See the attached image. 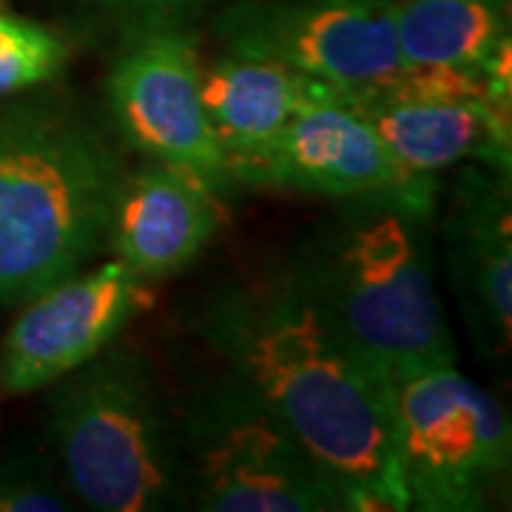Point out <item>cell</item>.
<instances>
[{
    "label": "cell",
    "instance_id": "cell-16",
    "mask_svg": "<svg viewBox=\"0 0 512 512\" xmlns=\"http://www.w3.org/2000/svg\"><path fill=\"white\" fill-rule=\"evenodd\" d=\"M69 46L49 26L0 6V97L32 92L63 74Z\"/></svg>",
    "mask_w": 512,
    "mask_h": 512
},
{
    "label": "cell",
    "instance_id": "cell-2",
    "mask_svg": "<svg viewBox=\"0 0 512 512\" xmlns=\"http://www.w3.org/2000/svg\"><path fill=\"white\" fill-rule=\"evenodd\" d=\"M436 211L439 200H342V208L316 225L285 262L384 384L458 362L433 276L430 225Z\"/></svg>",
    "mask_w": 512,
    "mask_h": 512
},
{
    "label": "cell",
    "instance_id": "cell-7",
    "mask_svg": "<svg viewBox=\"0 0 512 512\" xmlns=\"http://www.w3.org/2000/svg\"><path fill=\"white\" fill-rule=\"evenodd\" d=\"M222 52L274 60L342 92L402 72L396 0H231L211 18Z\"/></svg>",
    "mask_w": 512,
    "mask_h": 512
},
{
    "label": "cell",
    "instance_id": "cell-8",
    "mask_svg": "<svg viewBox=\"0 0 512 512\" xmlns=\"http://www.w3.org/2000/svg\"><path fill=\"white\" fill-rule=\"evenodd\" d=\"M202 57L188 26L126 32L106 77L120 137L148 160L197 174L217 194L234 185L200 97Z\"/></svg>",
    "mask_w": 512,
    "mask_h": 512
},
{
    "label": "cell",
    "instance_id": "cell-10",
    "mask_svg": "<svg viewBox=\"0 0 512 512\" xmlns=\"http://www.w3.org/2000/svg\"><path fill=\"white\" fill-rule=\"evenodd\" d=\"M234 185L279 188L330 200H439L441 177L407 171L379 140L350 92L330 89L302 109L254 160L234 168Z\"/></svg>",
    "mask_w": 512,
    "mask_h": 512
},
{
    "label": "cell",
    "instance_id": "cell-18",
    "mask_svg": "<svg viewBox=\"0 0 512 512\" xmlns=\"http://www.w3.org/2000/svg\"><path fill=\"white\" fill-rule=\"evenodd\" d=\"M123 32L154 26H188L205 0H97Z\"/></svg>",
    "mask_w": 512,
    "mask_h": 512
},
{
    "label": "cell",
    "instance_id": "cell-17",
    "mask_svg": "<svg viewBox=\"0 0 512 512\" xmlns=\"http://www.w3.org/2000/svg\"><path fill=\"white\" fill-rule=\"evenodd\" d=\"M72 507L69 493L43 458L32 453L0 458V512H63Z\"/></svg>",
    "mask_w": 512,
    "mask_h": 512
},
{
    "label": "cell",
    "instance_id": "cell-6",
    "mask_svg": "<svg viewBox=\"0 0 512 512\" xmlns=\"http://www.w3.org/2000/svg\"><path fill=\"white\" fill-rule=\"evenodd\" d=\"M393 456L407 507L487 510L510 481V416L456 365L427 367L387 384Z\"/></svg>",
    "mask_w": 512,
    "mask_h": 512
},
{
    "label": "cell",
    "instance_id": "cell-9",
    "mask_svg": "<svg viewBox=\"0 0 512 512\" xmlns=\"http://www.w3.org/2000/svg\"><path fill=\"white\" fill-rule=\"evenodd\" d=\"M350 97L387 151L419 177H441L464 163L512 168V111L495 106L481 72L404 66Z\"/></svg>",
    "mask_w": 512,
    "mask_h": 512
},
{
    "label": "cell",
    "instance_id": "cell-11",
    "mask_svg": "<svg viewBox=\"0 0 512 512\" xmlns=\"http://www.w3.org/2000/svg\"><path fill=\"white\" fill-rule=\"evenodd\" d=\"M148 285L114 256L23 302L0 345V390H46L114 345L146 305Z\"/></svg>",
    "mask_w": 512,
    "mask_h": 512
},
{
    "label": "cell",
    "instance_id": "cell-3",
    "mask_svg": "<svg viewBox=\"0 0 512 512\" xmlns=\"http://www.w3.org/2000/svg\"><path fill=\"white\" fill-rule=\"evenodd\" d=\"M128 165L111 134L60 94L0 106V305L92 265Z\"/></svg>",
    "mask_w": 512,
    "mask_h": 512
},
{
    "label": "cell",
    "instance_id": "cell-13",
    "mask_svg": "<svg viewBox=\"0 0 512 512\" xmlns=\"http://www.w3.org/2000/svg\"><path fill=\"white\" fill-rule=\"evenodd\" d=\"M220 205L197 174L148 160L123 177L106 245L146 285L163 282L183 274L220 231Z\"/></svg>",
    "mask_w": 512,
    "mask_h": 512
},
{
    "label": "cell",
    "instance_id": "cell-12",
    "mask_svg": "<svg viewBox=\"0 0 512 512\" xmlns=\"http://www.w3.org/2000/svg\"><path fill=\"white\" fill-rule=\"evenodd\" d=\"M441 251L450 288L476 350L507 365L512 348V188L510 171L464 163L441 183Z\"/></svg>",
    "mask_w": 512,
    "mask_h": 512
},
{
    "label": "cell",
    "instance_id": "cell-4",
    "mask_svg": "<svg viewBox=\"0 0 512 512\" xmlns=\"http://www.w3.org/2000/svg\"><path fill=\"white\" fill-rule=\"evenodd\" d=\"M49 390L46 433L74 498L97 512L188 507L180 416L143 353L109 345Z\"/></svg>",
    "mask_w": 512,
    "mask_h": 512
},
{
    "label": "cell",
    "instance_id": "cell-5",
    "mask_svg": "<svg viewBox=\"0 0 512 512\" xmlns=\"http://www.w3.org/2000/svg\"><path fill=\"white\" fill-rule=\"evenodd\" d=\"M185 501L205 512H348L302 441L231 373L177 410Z\"/></svg>",
    "mask_w": 512,
    "mask_h": 512
},
{
    "label": "cell",
    "instance_id": "cell-14",
    "mask_svg": "<svg viewBox=\"0 0 512 512\" xmlns=\"http://www.w3.org/2000/svg\"><path fill=\"white\" fill-rule=\"evenodd\" d=\"M330 89L328 83L262 57L222 52L208 66L202 63V109L228 174L262 154L299 111Z\"/></svg>",
    "mask_w": 512,
    "mask_h": 512
},
{
    "label": "cell",
    "instance_id": "cell-1",
    "mask_svg": "<svg viewBox=\"0 0 512 512\" xmlns=\"http://www.w3.org/2000/svg\"><path fill=\"white\" fill-rule=\"evenodd\" d=\"M194 333L291 430L348 512H404L387 384L350 350L288 265L202 296Z\"/></svg>",
    "mask_w": 512,
    "mask_h": 512
},
{
    "label": "cell",
    "instance_id": "cell-15",
    "mask_svg": "<svg viewBox=\"0 0 512 512\" xmlns=\"http://www.w3.org/2000/svg\"><path fill=\"white\" fill-rule=\"evenodd\" d=\"M510 0H396L404 66L481 72L510 46Z\"/></svg>",
    "mask_w": 512,
    "mask_h": 512
}]
</instances>
